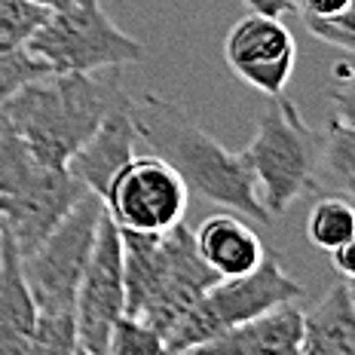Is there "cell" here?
<instances>
[{"instance_id":"obj_28","label":"cell","mask_w":355,"mask_h":355,"mask_svg":"<svg viewBox=\"0 0 355 355\" xmlns=\"http://www.w3.org/2000/svg\"><path fill=\"white\" fill-rule=\"evenodd\" d=\"M346 288H349V297L355 303V279H346Z\"/></svg>"},{"instance_id":"obj_18","label":"cell","mask_w":355,"mask_h":355,"mask_svg":"<svg viewBox=\"0 0 355 355\" xmlns=\"http://www.w3.org/2000/svg\"><path fill=\"white\" fill-rule=\"evenodd\" d=\"M306 236L315 248L334 251L355 236V202L346 196L324 193L306 218Z\"/></svg>"},{"instance_id":"obj_12","label":"cell","mask_w":355,"mask_h":355,"mask_svg":"<svg viewBox=\"0 0 355 355\" xmlns=\"http://www.w3.org/2000/svg\"><path fill=\"white\" fill-rule=\"evenodd\" d=\"M135 125L129 120V107H120L101 120L86 144L68 159V172L83 181L95 196H105L110 178L135 157Z\"/></svg>"},{"instance_id":"obj_19","label":"cell","mask_w":355,"mask_h":355,"mask_svg":"<svg viewBox=\"0 0 355 355\" xmlns=\"http://www.w3.org/2000/svg\"><path fill=\"white\" fill-rule=\"evenodd\" d=\"M53 10L34 0H0V55L19 53Z\"/></svg>"},{"instance_id":"obj_10","label":"cell","mask_w":355,"mask_h":355,"mask_svg":"<svg viewBox=\"0 0 355 355\" xmlns=\"http://www.w3.org/2000/svg\"><path fill=\"white\" fill-rule=\"evenodd\" d=\"M125 313L123 233L107 209L101 211L98 233L77 288V352L107 355V340L116 319Z\"/></svg>"},{"instance_id":"obj_27","label":"cell","mask_w":355,"mask_h":355,"mask_svg":"<svg viewBox=\"0 0 355 355\" xmlns=\"http://www.w3.org/2000/svg\"><path fill=\"white\" fill-rule=\"evenodd\" d=\"M34 3L46 6V10H62V6H71L73 0H34Z\"/></svg>"},{"instance_id":"obj_5","label":"cell","mask_w":355,"mask_h":355,"mask_svg":"<svg viewBox=\"0 0 355 355\" xmlns=\"http://www.w3.org/2000/svg\"><path fill=\"white\" fill-rule=\"evenodd\" d=\"M86 193L92 190L68 166L40 162L0 120V224L21 257L31 254Z\"/></svg>"},{"instance_id":"obj_22","label":"cell","mask_w":355,"mask_h":355,"mask_svg":"<svg viewBox=\"0 0 355 355\" xmlns=\"http://www.w3.org/2000/svg\"><path fill=\"white\" fill-rule=\"evenodd\" d=\"M306 28L313 31V37H319L322 43H331V46L346 49V53L355 55V0H349L334 16L306 19Z\"/></svg>"},{"instance_id":"obj_9","label":"cell","mask_w":355,"mask_h":355,"mask_svg":"<svg viewBox=\"0 0 355 355\" xmlns=\"http://www.w3.org/2000/svg\"><path fill=\"white\" fill-rule=\"evenodd\" d=\"M101 202L120 230L166 233L187 214L190 187L166 159L132 157L110 178Z\"/></svg>"},{"instance_id":"obj_13","label":"cell","mask_w":355,"mask_h":355,"mask_svg":"<svg viewBox=\"0 0 355 355\" xmlns=\"http://www.w3.org/2000/svg\"><path fill=\"white\" fill-rule=\"evenodd\" d=\"M303 343V309L294 303H282L254 319L224 331L218 340H211L202 352H233V355H297Z\"/></svg>"},{"instance_id":"obj_20","label":"cell","mask_w":355,"mask_h":355,"mask_svg":"<svg viewBox=\"0 0 355 355\" xmlns=\"http://www.w3.org/2000/svg\"><path fill=\"white\" fill-rule=\"evenodd\" d=\"M166 352V340L159 331H153L147 322L135 315H120L110 331L107 355H159Z\"/></svg>"},{"instance_id":"obj_11","label":"cell","mask_w":355,"mask_h":355,"mask_svg":"<svg viewBox=\"0 0 355 355\" xmlns=\"http://www.w3.org/2000/svg\"><path fill=\"white\" fill-rule=\"evenodd\" d=\"M224 58L239 80L263 95H282L294 71L297 43L279 16L248 12L227 34Z\"/></svg>"},{"instance_id":"obj_1","label":"cell","mask_w":355,"mask_h":355,"mask_svg":"<svg viewBox=\"0 0 355 355\" xmlns=\"http://www.w3.org/2000/svg\"><path fill=\"white\" fill-rule=\"evenodd\" d=\"M129 107L120 68L92 73H43L0 107V120L46 166H68L107 114Z\"/></svg>"},{"instance_id":"obj_23","label":"cell","mask_w":355,"mask_h":355,"mask_svg":"<svg viewBox=\"0 0 355 355\" xmlns=\"http://www.w3.org/2000/svg\"><path fill=\"white\" fill-rule=\"evenodd\" d=\"M331 105H334V116L331 120L355 129V64L340 71L337 83L331 89Z\"/></svg>"},{"instance_id":"obj_16","label":"cell","mask_w":355,"mask_h":355,"mask_svg":"<svg viewBox=\"0 0 355 355\" xmlns=\"http://www.w3.org/2000/svg\"><path fill=\"white\" fill-rule=\"evenodd\" d=\"M306 355H355V303L346 282L331 288L309 313H303Z\"/></svg>"},{"instance_id":"obj_25","label":"cell","mask_w":355,"mask_h":355,"mask_svg":"<svg viewBox=\"0 0 355 355\" xmlns=\"http://www.w3.org/2000/svg\"><path fill=\"white\" fill-rule=\"evenodd\" d=\"M328 254H331V263H334V270L340 272V276L355 279V236L346 239L343 245H337L334 251H328Z\"/></svg>"},{"instance_id":"obj_29","label":"cell","mask_w":355,"mask_h":355,"mask_svg":"<svg viewBox=\"0 0 355 355\" xmlns=\"http://www.w3.org/2000/svg\"><path fill=\"white\" fill-rule=\"evenodd\" d=\"M0 236H3V224H0Z\"/></svg>"},{"instance_id":"obj_6","label":"cell","mask_w":355,"mask_h":355,"mask_svg":"<svg viewBox=\"0 0 355 355\" xmlns=\"http://www.w3.org/2000/svg\"><path fill=\"white\" fill-rule=\"evenodd\" d=\"M300 297H303L300 282H294L272 254H263V261L254 270L242 272V276L218 279L166 331V337H162L166 340V352H202L224 331L254 319V315H261L272 306L294 303Z\"/></svg>"},{"instance_id":"obj_8","label":"cell","mask_w":355,"mask_h":355,"mask_svg":"<svg viewBox=\"0 0 355 355\" xmlns=\"http://www.w3.org/2000/svg\"><path fill=\"white\" fill-rule=\"evenodd\" d=\"M25 49L55 73L125 68L144 58V46L114 25L101 0H73L53 10Z\"/></svg>"},{"instance_id":"obj_14","label":"cell","mask_w":355,"mask_h":355,"mask_svg":"<svg viewBox=\"0 0 355 355\" xmlns=\"http://www.w3.org/2000/svg\"><path fill=\"white\" fill-rule=\"evenodd\" d=\"M37 309L12 236H0V355H31Z\"/></svg>"},{"instance_id":"obj_7","label":"cell","mask_w":355,"mask_h":355,"mask_svg":"<svg viewBox=\"0 0 355 355\" xmlns=\"http://www.w3.org/2000/svg\"><path fill=\"white\" fill-rule=\"evenodd\" d=\"M322 135H315L303 123L297 105L291 98L272 95L270 105L254 123V138L242 150L254 187L270 218H279L291 209V202L303 190H309L319 159Z\"/></svg>"},{"instance_id":"obj_21","label":"cell","mask_w":355,"mask_h":355,"mask_svg":"<svg viewBox=\"0 0 355 355\" xmlns=\"http://www.w3.org/2000/svg\"><path fill=\"white\" fill-rule=\"evenodd\" d=\"M43 73H49V68L40 62V58H34L28 49L0 55V107H3L25 83L43 77Z\"/></svg>"},{"instance_id":"obj_4","label":"cell","mask_w":355,"mask_h":355,"mask_svg":"<svg viewBox=\"0 0 355 355\" xmlns=\"http://www.w3.org/2000/svg\"><path fill=\"white\" fill-rule=\"evenodd\" d=\"M120 233L125 315L147 322L166 337V331L218 282V276L202 261L193 230L184 220L166 233Z\"/></svg>"},{"instance_id":"obj_2","label":"cell","mask_w":355,"mask_h":355,"mask_svg":"<svg viewBox=\"0 0 355 355\" xmlns=\"http://www.w3.org/2000/svg\"><path fill=\"white\" fill-rule=\"evenodd\" d=\"M129 120L135 135L150 144L153 153L166 159L193 193L261 224L272 220L257 196L245 157L227 150L178 101L153 92L129 98Z\"/></svg>"},{"instance_id":"obj_24","label":"cell","mask_w":355,"mask_h":355,"mask_svg":"<svg viewBox=\"0 0 355 355\" xmlns=\"http://www.w3.org/2000/svg\"><path fill=\"white\" fill-rule=\"evenodd\" d=\"M349 0H294V10L303 19H322V16H334L340 12Z\"/></svg>"},{"instance_id":"obj_15","label":"cell","mask_w":355,"mask_h":355,"mask_svg":"<svg viewBox=\"0 0 355 355\" xmlns=\"http://www.w3.org/2000/svg\"><path fill=\"white\" fill-rule=\"evenodd\" d=\"M193 239L202 261L211 266L218 279L242 276V272L254 270L266 254L261 236L251 230L242 218H236V211L205 218L199 224V230L193 233Z\"/></svg>"},{"instance_id":"obj_17","label":"cell","mask_w":355,"mask_h":355,"mask_svg":"<svg viewBox=\"0 0 355 355\" xmlns=\"http://www.w3.org/2000/svg\"><path fill=\"white\" fill-rule=\"evenodd\" d=\"M309 190L315 193H334L355 202V129L337 120L328 123V132L322 135L319 159Z\"/></svg>"},{"instance_id":"obj_3","label":"cell","mask_w":355,"mask_h":355,"mask_svg":"<svg viewBox=\"0 0 355 355\" xmlns=\"http://www.w3.org/2000/svg\"><path fill=\"white\" fill-rule=\"evenodd\" d=\"M101 211V196L86 193L31 254L21 257V272L37 309L31 346L37 355L77 352V288L98 233Z\"/></svg>"},{"instance_id":"obj_26","label":"cell","mask_w":355,"mask_h":355,"mask_svg":"<svg viewBox=\"0 0 355 355\" xmlns=\"http://www.w3.org/2000/svg\"><path fill=\"white\" fill-rule=\"evenodd\" d=\"M248 6V12H263V16H288V12H297L294 10V0H242Z\"/></svg>"}]
</instances>
